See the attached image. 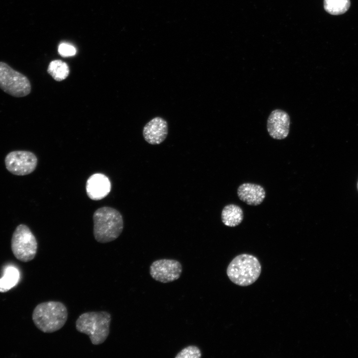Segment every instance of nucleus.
<instances>
[{
	"label": "nucleus",
	"instance_id": "nucleus-3",
	"mask_svg": "<svg viewBox=\"0 0 358 358\" xmlns=\"http://www.w3.org/2000/svg\"><path fill=\"white\" fill-rule=\"evenodd\" d=\"M111 314L104 311L82 314L76 321L77 330L88 335L94 345L102 344L109 334Z\"/></svg>",
	"mask_w": 358,
	"mask_h": 358
},
{
	"label": "nucleus",
	"instance_id": "nucleus-1",
	"mask_svg": "<svg viewBox=\"0 0 358 358\" xmlns=\"http://www.w3.org/2000/svg\"><path fill=\"white\" fill-rule=\"evenodd\" d=\"M68 315L67 307L62 302L49 301L38 304L33 310L32 318L39 330L51 333L64 326Z\"/></svg>",
	"mask_w": 358,
	"mask_h": 358
},
{
	"label": "nucleus",
	"instance_id": "nucleus-18",
	"mask_svg": "<svg viewBox=\"0 0 358 358\" xmlns=\"http://www.w3.org/2000/svg\"><path fill=\"white\" fill-rule=\"evenodd\" d=\"M58 52L63 57H70L76 54V49L71 44L62 43L59 45Z\"/></svg>",
	"mask_w": 358,
	"mask_h": 358
},
{
	"label": "nucleus",
	"instance_id": "nucleus-2",
	"mask_svg": "<svg viewBox=\"0 0 358 358\" xmlns=\"http://www.w3.org/2000/svg\"><path fill=\"white\" fill-rule=\"evenodd\" d=\"M93 220L94 237L99 243L115 240L123 230L122 215L113 208L105 206L98 208L93 214Z\"/></svg>",
	"mask_w": 358,
	"mask_h": 358
},
{
	"label": "nucleus",
	"instance_id": "nucleus-5",
	"mask_svg": "<svg viewBox=\"0 0 358 358\" xmlns=\"http://www.w3.org/2000/svg\"><path fill=\"white\" fill-rule=\"evenodd\" d=\"M11 248L14 257L20 261L28 262L34 258L37 242L27 226L20 224L17 226L11 238Z\"/></svg>",
	"mask_w": 358,
	"mask_h": 358
},
{
	"label": "nucleus",
	"instance_id": "nucleus-13",
	"mask_svg": "<svg viewBox=\"0 0 358 358\" xmlns=\"http://www.w3.org/2000/svg\"><path fill=\"white\" fill-rule=\"evenodd\" d=\"M243 217L242 208L236 204L227 205L222 211V221L224 225L229 227L238 226L243 221Z\"/></svg>",
	"mask_w": 358,
	"mask_h": 358
},
{
	"label": "nucleus",
	"instance_id": "nucleus-15",
	"mask_svg": "<svg viewBox=\"0 0 358 358\" xmlns=\"http://www.w3.org/2000/svg\"><path fill=\"white\" fill-rule=\"evenodd\" d=\"M47 72L55 81L60 82L68 76L69 69L65 62L60 60H55L50 63Z\"/></svg>",
	"mask_w": 358,
	"mask_h": 358
},
{
	"label": "nucleus",
	"instance_id": "nucleus-12",
	"mask_svg": "<svg viewBox=\"0 0 358 358\" xmlns=\"http://www.w3.org/2000/svg\"><path fill=\"white\" fill-rule=\"evenodd\" d=\"M237 194L240 199L246 204L256 206L263 202L266 196V192L260 185L244 183L238 187Z\"/></svg>",
	"mask_w": 358,
	"mask_h": 358
},
{
	"label": "nucleus",
	"instance_id": "nucleus-9",
	"mask_svg": "<svg viewBox=\"0 0 358 358\" xmlns=\"http://www.w3.org/2000/svg\"><path fill=\"white\" fill-rule=\"evenodd\" d=\"M290 119L288 114L280 109H276L270 113L267 123L269 136L274 139L282 140L287 137Z\"/></svg>",
	"mask_w": 358,
	"mask_h": 358
},
{
	"label": "nucleus",
	"instance_id": "nucleus-11",
	"mask_svg": "<svg viewBox=\"0 0 358 358\" xmlns=\"http://www.w3.org/2000/svg\"><path fill=\"white\" fill-rule=\"evenodd\" d=\"M111 190L108 178L102 174H95L89 177L86 183V191L90 198L100 200L106 197Z\"/></svg>",
	"mask_w": 358,
	"mask_h": 358
},
{
	"label": "nucleus",
	"instance_id": "nucleus-6",
	"mask_svg": "<svg viewBox=\"0 0 358 358\" xmlns=\"http://www.w3.org/2000/svg\"><path fill=\"white\" fill-rule=\"evenodd\" d=\"M0 89L11 96L20 97L30 93L31 84L25 75L0 62Z\"/></svg>",
	"mask_w": 358,
	"mask_h": 358
},
{
	"label": "nucleus",
	"instance_id": "nucleus-17",
	"mask_svg": "<svg viewBox=\"0 0 358 358\" xmlns=\"http://www.w3.org/2000/svg\"><path fill=\"white\" fill-rule=\"evenodd\" d=\"M202 354L200 350L196 346H189L182 349L176 358H199Z\"/></svg>",
	"mask_w": 358,
	"mask_h": 358
},
{
	"label": "nucleus",
	"instance_id": "nucleus-19",
	"mask_svg": "<svg viewBox=\"0 0 358 358\" xmlns=\"http://www.w3.org/2000/svg\"></svg>",
	"mask_w": 358,
	"mask_h": 358
},
{
	"label": "nucleus",
	"instance_id": "nucleus-7",
	"mask_svg": "<svg viewBox=\"0 0 358 358\" xmlns=\"http://www.w3.org/2000/svg\"><path fill=\"white\" fill-rule=\"evenodd\" d=\"M6 169L17 176H25L32 173L37 166V158L35 155L27 151H13L5 157Z\"/></svg>",
	"mask_w": 358,
	"mask_h": 358
},
{
	"label": "nucleus",
	"instance_id": "nucleus-16",
	"mask_svg": "<svg viewBox=\"0 0 358 358\" xmlns=\"http://www.w3.org/2000/svg\"><path fill=\"white\" fill-rule=\"evenodd\" d=\"M323 3L325 11L335 15L345 13L351 5L350 0H324Z\"/></svg>",
	"mask_w": 358,
	"mask_h": 358
},
{
	"label": "nucleus",
	"instance_id": "nucleus-4",
	"mask_svg": "<svg viewBox=\"0 0 358 358\" xmlns=\"http://www.w3.org/2000/svg\"><path fill=\"white\" fill-rule=\"evenodd\" d=\"M258 259L247 254L239 255L229 264L226 273L229 279L236 285L246 286L254 283L261 273Z\"/></svg>",
	"mask_w": 358,
	"mask_h": 358
},
{
	"label": "nucleus",
	"instance_id": "nucleus-10",
	"mask_svg": "<svg viewBox=\"0 0 358 358\" xmlns=\"http://www.w3.org/2000/svg\"><path fill=\"white\" fill-rule=\"evenodd\" d=\"M143 135L148 143L152 145L160 144L167 136V122L161 117L153 118L144 126Z\"/></svg>",
	"mask_w": 358,
	"mask_h": 358
},
{
	"label": "nucleus",
	"instance_id": "nucleus-8",
	"mask_svg": "<svg viewBox=\"0 0 358 358\" xmlns=\"http://www.w3.org/2000/svg\"><path fill=\"white\" fill-rule=\"evenodd\" d=\"M181 272V265L175 260H158L153 262L150 267V274L152 277L162 283L172 282L178 279Z\"/></svg>",
	"mask_w": 358,
	"mask_h": 358
},
{
	"label": "nucleus",
	"instance_id": "nucleus-14",
	"mask_svg": "<svg viewBox=\"0 0 358 358\" xmlns=\"http://www.w3.org/2000/svg\"><path fill=\"white\" fill-rule=\"evenodd\" d=\"M20 279L18 269L13 266L6 267L0 278V292H6L17 285Z\"/></svg>",
	"mask_w": 358,
	"mask_h": 358
}]
</instances>
